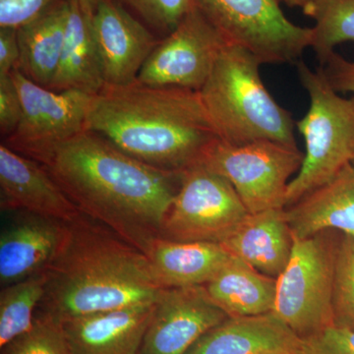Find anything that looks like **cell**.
<instances>
[{
  "mask_svg": "<svg viewBox=\"0 0 354 354\" xmlns=\"http://www.w3.org/2000/svg\"><path fill=\"white\" fill-rule=\"evenodd\" d=\"M92 27L106 85L136 82L160 41L115 0L97 7Z\"/></svg>",
  "mask_w": 354,
  "mask_h": 354,
  "instance_id": "obj_13",
  "label": "cell"
},
{
  "mask_svg": "<svg viewBox=\"0 0 354 354\" xmlns=\"http://www.w3.org/2000/svg\"><path fill=\"white\" fill-rule=\"evenodd\" d=\"M44 274L37 316L59 323L155 302L165 290L145 253L84 214L66 223L62 246Z\"/></svg>",
  "mask_w": 354,
  "mask_h": 354,
  "instance_id": "obj_3",
  "label": "cell"
},
{
  "mask_svg": "<svg viewBox=\"0 0 354 354\" xmlns=\"http://www.w3.org/2000/svg\"><path fill=\"white\" fill-rule=\"evenodd\" d=\"M295 237L286 209L249 214L221 245L258 271L278 278L292 253Z\"/></svg>",
  "mask_w": 354,
  "mask_h": 354,
  "instance_id": "obj_18",
  "label": "cell"
},
{
  "mask_svg": "<svg viewBox=\"0 0 354 354\" xmlns=\"http://www.w3.org/2000/svg\"><path fill=\"white\" fill-rule=\"evenodd\" d=\"M17 30L0 28V76L8 75L19 64Z\"/></svg>",
  "mask_w": 354,
  "mask_h": 354,
  "instance_id": "obj_33",
  "label": "cell"
},
{
  "mask_svg": "<svg viewBox=\"0 0 354 354\" xmlns=\"http://www.w3.org/2000/svg\"><path fill=\"white\" fill-rule=\"evenodd\" d=\"M46 274L4 286L0 292V348L32 329L46 293Z\"/></svg>",
  "mask_w": 354,
  "mask_h": 354,
  "instance_id": "obj_24",
  "label": "cell"
},
{
  "mask_svg": "<svg viewBox=\"0 0 354 354\" xmlns=\"http://www.w3.org/2000/svg\"><path fill=\"white\" fill-rule=\"evenodd\" d=\"M147 257L165 288L205 286L220 272L232 254L216 242H183L158 237Z\"/></svg>",
  "mask_w": 354,
  "mask_h": 354,
  "instance_id": "obj_20",
  "label": "cell"
},
{
  "mask_svg": "<svg viewBox=\"0 0 354 354\" xmlns=\"http://www.w3.org/2000/svg\"><path fill=\"white\" fill-rule=\"evenodd\" d=\"M320 68L337 93H351L354 95V60L334 51L321 62Z\"/></svg>",
  "mask_w": 354,
  "mask_h": 354,
  "instance_id": "obj_32",
  "label": "cell"
},
{
  "mask_svg": "<svg viewBox=\"0 0 354 354\" xmlns=\"http://www.w3.org/2000/svg\"><path fill=\"white\" fill-rule=\"evenodd\" d=\"M333 311L335 325L354 330V235H339L335 252Z\"/></svg>",
  "mask_w": 354,
  "mask_h": 354,
  "instance_id": "obj_26",
  "label": "cell"
},
{
  "mask_svg": "<svg viewBox=\"0 0 354 354\" xmlns=\"http://www.w3.org/2000/svg\"><path fill=\"white\" fill-rule=\"evenodd\" d=\"M227 43L194 3L176 29L156 46L137 81L152 87L199 92Z\"/></svg>",
  "mask_w": 354,
  "mask_h": 354,
  "instance_id": "obj_11",
  "label": "cell"
},
{
  "mask_svg": "<svg viewBox=\"0 0 354 354\" xmlns=\"http://www.w3.org/2000/svg\"><path fill=\"white\" fill-rule=\"evenodd\" d=\"M302 87L309 97L306 114L295 122L304 136V162L288 184L286 208L329 183L354 157V95L344 97L328 82L322 69L295 64Z\"/></svg>",
  "mask_w": 354,
  "mask_h": 354,
  "instance_id": "obj_5",
  "label": "cell"
},
{
  "mask_svg": "<svg viewBox=\"0 0 354 354\" xmlns=\"http://www.w3.org/2000/svg\"><path fill=\"white\" fill-rule=\"evenodd\" d=\"M70 0H60L17 29V68L30 80L50 87L57 73L68 23Z\"/></svg>",
  "mask_w": 354,
  "mask_h": 354,
  "instance_id": "obj_21",
  "label": "cell"
},
{
  "mask_svg": "<svg viewBox=\"0 0 354 354\" xmlns=\"http://www.w3.org/2000/svg\"><path fill=\"white\" fill-rule=\"evenodd\" d=\"M302 11L315 23L311 48L320 64L339 44L354 43V0H314Z\"/></svg>",
  "mask_w": 354,
  "mask_h": 354,
  "instance_id": "obj_25",
  "label": "cell"
},
{
  "mask_svg": "<svg viewBox=\"0 0 354 354\" xmlns=\"http://www.w3.org/2000/svg\"><path fill=\"white\" fill-rule=\"evenodd\" d=\"M286 215L295 239L325 230L354 235V165L286 208Z\"/></svg>",
  "mask_w": 354,
  "mask_h": 354,
  "instance_id": "obj_19",
  "label": "cell"
},
{
  "mask_svg": "<svg viewBox=\"0 0 354 354\" xmlns=\"http://www.w3.org/2000/svg\"><path fill=\"white\" fill-rule=\"evenodd\" d=\"M14 213L0 234V283L3 288L46 271L66 232L64 221L28 212Z\"/></svg>",
  "mask_w": 354,
  "mask_h": 354,
  "instance_id": "obj_15",
  "label": "cell"
},
{
  "mask_svg": "<svg viewBox=\"0 0 354 354\" xmlns=\"http://www.w3.org/2000/svg\"><path fill=\"white\" fill-rule=\"evenodd\" d=\"M1 354H72L62 323L36 316L34 326L24 335L1 348Z\"/></svg>",
  "mask_w": 354,
  "mask_h": 354,
  "instance_id": "obj_27",
  "label": "cell"
},
{
  "mask_svg": "<svg viewBox=\"0 0 354 354\" xmlns=\"http://www.w3.org/2000/svg\"><path fill=\"white\" fill-rule=\"evenodd\" d=\"M339 235L325 230L295 239L290 262L277 278L272 313L301 339L335 324L333 286Z\"/></svg>",
  "mask_w": 354,
  "mask_h": 354,
  "instance_id": "obj_6",
  "label": "cell"
},
{
  "mask_svg": "<svg viewBox=\"0 0 354 354\" xmlns=\"http://www.w3.org/2000/svg\"><path fill=\"white\" fill-rule=\"evenodd\" d=\"M22 102L17 129L4 145L43 165L62 144L85 130L94 95L80 91L55 92L30 80L19 69L11 72Z\"/></svg>",
  "mask_w": 354,
  "mask_h": 354,
  "instance_id": "obj_10",
  "label": "cell"
},
{
  "mask_svg": "<svg viewBox=\"0 0 354 354\" xmlns=\"http://www.w3.org/2000/svg\"><path fill=\"white\" fill-rule=\"evenodd\" d=\"M44 167L79 211L147 253L181 183L88 130L62 144Z\"/></svg>",
  "mask_w": 354,
  "mask_h": 354,
  "instance_id": "obj_1",
  "label": "cell"
},
{
  "mask_svg": "<svg viewBox=\"0 0 354 354\" xmlns=\"http://www.w3.org/2000/svg\"><path fill=\"white\" fill-rule=\"evenodd\" d=\"M304 153L279 142L230 145L218 140L201 164L230 181L249 214L286 209L288 184L299 171Z\"/></svg>",
  "mask_w": 354,
  "mask_h": 354,
  "instance_id": "obj_8",
  "label": "cell"
},
{
  "mask_svg": "<svg viewBox=\"0 0 354 354\" xmlns=\"http://www.w3.org/2000/svg\"><path fill=\"white\" fill-rule=\"evenodd\" d=\"M261 65L250 51L227 43L199 91L205 109L221 141L230 145L268 140L297 147L292 114L266 88Z\"/></svg>",
  "mask_w": 354,
  "mask_h": 354,
  "instance_id": "obj_4",
  "label": "cell"
},
{
  "mask_svg": "<svg viewBox=\"0 0 354 354\" xmlns=\"http://www.w3.org/2000/svg\"><path fill=\"white\" fill-rule=\"evenodd\" d=\"M156 302L64 321L72 354H139Z\"/></svg>",
  "mask_w": 354,
  "mask_h": 354,
  "instance_id": "obj_16",
  "label": "cell"
},
{
  "mask_svg": "<svg viewBox=\"0 0 354 354\" xmlns=\"http://www.w3.org/2000/svg\"><path fill=\"white\" fill-rule=\"evenodd\" d=\"M351 164H353L354 165V157H353V162H351Z\"/></svg>",
  "mask_w": 354,
  "mask_h": 354,
  "instance_id": "obj_37",
  "label": "cell"
},
{
  "mask_svg": "<svg viewBox=\"0 0 354 354\" xmlns=\"http://www.w3.org/2000/svg\"><path fill=\"white\" fill-rule=\"evenodd\" d=\"M78 4L79 8L85 15L92 17L97 10V7L101 6L106 0H74Z\"/></svg>",
  "mask_w": 354,
  "mask_h": 354,
  "instance_id": "obj_34",
  "label": "cell"
},
{
  "mask_svg": "<svg viewBox=\"0 0 354 354\" xmlns=\"http://www.w3.org/2000/svg\"><path fill=\"white\" fill-rule=\"evenodd\" d=\"M23 108L19 92L11 74L0 76V132L13 134L22 120Z\"/></svg>",
  "mask_w": 354,
  "mask_h": 354,
  "instance_id": "obj_31",
  "label": "cell"
},
{
  "mask_svg": "<svg viewBox=\"0 0 354 354\" xmlns=\"http://www.w3.org/2000/svg\"><path fill=\"white\" fill-rule=\"evenodd\" d=\"M304 354H354V330L334 325L302 339Z\"/></svg>",
  "mask_w": 354,
  "mask_h": 354,
  "instance_id": "obj_29",
  "label": "cell"
},
{
  "mask_svg": "<svg viewBox=\"0 0 354 354\" xmlns=\"http://www.w3.org/2000/svg\"><path fill=\"white\" fill-rule=\"evenodd\" d=\"M167 37L194 6V0H115Z\"/></svg>",
  "mask_w": 354,
  "mask_h": 354,
  "instance_id": "obj_28",
  "label": "cell"
},
{
  "mask_svg": "<svg viewBox=\"0 0 354 354\" xmlns=\"http://www.w3.org/2000/svg\"><path fill=\"white\" fill-rule=\"evenodd\" d=\"M304 351L302 339L276 314L234 317L203 335L186 354H274Z\"/></svg>",
  "mask_w": 354,
  "mask_h": 354,
  "instance_id": "obj_17",
  "label": "cell"
},
{
  "mask_svg": "<svg viewBox=\"0 0 354 354\" xmlns=\"http://www.w3.org/2000/svg\"><path fill=\"white\" fill-rule=\"evenodd\" d=\"M227 318L205 286L165 288L156 302L139 354H186Z\"/></svg>",
  "mask_w": 354,
  "mask_h": 354,
  "instance_id": "obj_12",
  "label": "cell"
},
{
  "mask_svg": "<svg viewBox=\"0 0 354 354\" xmlns=\"http://www.w3.org/2000/svg\"><path fill=\"white\" fill-rule=\"evenodd\" d=\"M60 0H0V28L17 30Z\"/></svg>",
  "mask_w": 354,
  "mask_h": 354,
  "instance_id": "obj_30",
  "label": "cell"
},
{
  "mask_svg": "<svg viewBox=\"0 0 354 354\" xmlns=\"http://www.w3.org/2000/svg\"><path fill=\"white\" fill-rule=\"evenodd\" d=\"M248 215L230 181L198 162L181 172L160 237L221 244Z\"/></svg>",
  "mask_w": 354,
  "mask_h": 354,
  "instance_id": "obj_9",
  "label": "cell"
},
{
  "mask_svg": "<svg viewBox=\"0 0 354 354\" xmlns=\"http://www.w3.org/2000/svg\"><path fill=\"white\" fill-rule=\"evenodd\" d=\"M281 3H285L286 6L290 7H299V8H304L310 2L314 1V0H279Z\"/></svg>",
  "mask_w": 354,
  "mask_h": 354,
  "instance_id": "obj_35",
  "label": "cell"
},
{
  "mask_svg": "<svg viewBox=\"0 0 354 354\" xmlns=\"http://www.w3.org/2000/svg\"><path fill=\"white\" fill-rule=\"evenodd\" d=\"M106 85L93 32L92 17L70 0L68 23L62 57L50 90L80 91L95 95Z\"/></svg>",
  "mask_w": 354,
  "mask_h": 354,
  "instance_id": "obj_22",
  "label": "cell"
},
{
  "mask_svg": "<svg viewBox=\"0 0 354 354\" xmlns=\"http://www.w3.org/2000/svg\"><path fill=\"white\" fill-rule=\"evenodd\" d=\"M228 43L250 51L261 64H290L311 48L313 29L286 18L279 0H194Z\"/></svg>",
  "mask_w": 354,
  "mask_h": 354,
  "instance_id": "obj_7",
  "label": "cell"
},
{
  "mask_svg": "<svg viewBox=\"0 0 354 354\" xmlns=\"http://www.w3.org/2000/svg\"><path fill=\"white\" fill-rule=\"evenodd\" d=\"M274 354H304V351H290V353H281Z\"/></svg>",
  "mask_w": 354,
  "mask_h": 354,
  "instance_id": "obj_36",
  "label": "cell"
},
{
  "mask_svg": "<svg viewBox=\"0 0 354 354\" xmlns=\"http://www.w3.org/2000/svg\"><path fill=\"white\" fill-rule=\"evenodd\" d=\"M85 130L144 164L174 172L201 162L221 140L199 92L138 81L104 85L93 97Z\"/></svg>",
  "mask_w": 354,
  "mask_h": 354,
  "instance_id": "obj_2",
  "label": "cell"
},
{
  "mask_svg": "<svg viewBox=\"0 0 354 354\" xmlns=\"http://www.w3.org/2000/svg\"><path fill=\"white\" fill-rule=\"evenodd\" d=\"M205 288L213 301L232 318L262 315L274 310L277 279L234 255Z\"/></svg>",
  "mask_w": 354,
  "mask_h": 354,
  "instance_id": "obj_23",
  "label": "cell"
},
{
  "mask_svg": "<svg viewBox=\"0 0 354 354\" xmlns=\"http://www.w3.org/2000/svg\"><path fill=\"white\" fill-rule=\"evenodd\" d=\"M1 211L28 212L68 223L81 212L44 165L0 145Z\"/></svg>",
  "mask_w": 354,
  "mask_h": 354,
  "instance_id": "obj_14",
  "label": "cell"
}]
</instances>
